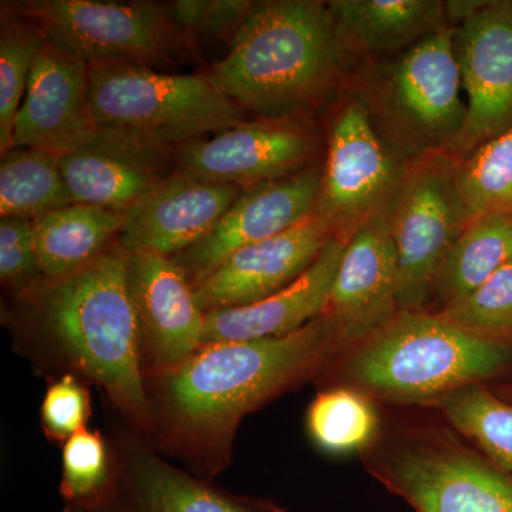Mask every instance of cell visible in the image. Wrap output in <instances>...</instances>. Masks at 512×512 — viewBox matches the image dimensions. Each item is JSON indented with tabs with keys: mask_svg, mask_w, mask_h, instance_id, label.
<instances>
[{
	"mask_svg": "<svg viewBox=\"0 0 512 512\" xmlns=\"http://www.w3.org/2000/svg\"><path fill=\"white\" fill-rule=\"evenodd\" d=\"M20 15L47 42L87 64L128 63L173 67L184 50L185 35L168 6L153 2L33 0L18 6Z\"/></svg>",
	"mask_w": 512,
	"mask_h": 512,
	"instance_id": "obj_8",
	"label": "cell"
},
{
	"mask_svg": "<svg viewBox=\"0 0 512 512\" xmlns=\"http://www.w3.org/2000/svg\"><path fill=\"white\" fill-rule=\"evenodd\" d=\"M110 448L106 493L93 504L64 505L63 512H279L167 463L134 430L117 431Z\"/></svg>",
	"mask_w": 512,
	"mask_h": 512,
	"instance_id": "obj_12",
	"label": "cell"
},
{
	"mask_svg": "<svg viewBox=\"0 0 512 512\" xmlns=\"http://www.w3.org/2000/svg\"><path fill=\"white\" fill-rule=\"evenodd\" d=\"M454 32L444 26L369 73L362 93L377 130L404 161L450 153L464 121Z\"/></svg>",
	"mask_w": 512,
	"mask_h": 512,
	"instance_id": "obj_6",
	"label": "cell"
},
{
	"mask_svg": "<svg viewBox=\"0 0 512 512\" xmlns=\"http://www.w3.org/2000/svg\"><path fill=\"white\" fill-rule=\"evenodd\" d=\"M512 367V340L484 338L443 316L404 312L356 357L365 386L403 400L457 392Z\"/></svg>",
	"mask_w": 512,
	"mask_h": 512,
	"instance_id": "obj_5",
	"label": "cell"
},
{
	"mask_svg": "<svg viewBox=\"0 0 512 512\" xmlns=\"http://www.w3.org/2000/svg\"><path fill=\"white\" fill-rule=\"evenodd\" d=\"M407 163L384 140L360 97L340 104L330 124L322 184L313 215L348 242L389 207Z\"/></svg>",
	"mask_w": 512,
	"mask_h": 512,
	"instance_id": "obj_10",
	"label": "cell"
},
{
	"mask_svg": "<svg viewBox=\"0 0 512 512\" xmlns=\"http://www.w3.org/2000/svg\"><path fill=\"white\" fill-rule=\"evenodd\" d=\"M328 8L343 46L367 53L404 52L447 26L440 0H333Z\"/></svg>",
	"mask_w": 512,
	"mask_h": 512,
	"instance_id": "obj_21",
	"label": "cell"
},
{
	"mask_svg": "<svg viewBox=\"0 0 512 512\" xmlns=\"http://www.w3.org/2000/svg\"><path fill=\"white\" fill-rule=\"evenodd\" d=\"M0 279L18 299L45 279L37 259L32 220L3 218L0 222Z\"/></svg>",
	"mask_w": 512,
	"mask_h": 512,
	"instance_id": "obj_32",
	"label": "cell"
},
{
	"mask_svg": "<svg viewBox=\"0 0 512 512\" xmlns=\"http://www.w3.org/2000/svg\"><path fill=\"white\" fill-rule=\"evenodd\" d=\"M235 185L177 174L138 201L126 214L117 242L128 254H181L201 241L241 195Z\"/></svg>",
	"mask_w": 512,
	"mask_h": 512,
	"instance_id": "obj_17",
	"label": "cell"
},
{
	"mask_svg": "<svg viewBox=\"0 0 512 512\" xmlns=\"http://www.w3.org/2000/svg\"><path fill=\"white\" fill-rule=\"evenodd\" d=\"M19 301L53 355L100 384L128 426L147 440L151 412L140 329L128 285V252L119 242L72 275L43 279Z\"/></svg>",
	"mask_w": 512,
	"mask_h": 512,
	"instance_id": "obj_2",
	"label": "cell"
},
{
	"mask_svg": "<svg viewBox=\"0 0 512 512\" xmlns=\"http://www.w3.org/2000/svg\"><path fill=\"white\" fill-rule=\"evenodd\" d=\"M448 419L483 448L495 466L512 474V403L484 387H464L443 400Z\"/></svg>",
	"mask_w": 512,
	"mask_h": 512,
	"instance_id": "obj_27",
	"label": "cell"
},
{
	"mask_svg": "<svg viewBox=\"0 0 512 512\" xmlns=\"http://www.w3.org/2000/svg\"><path fill=\"white\" fill-rule=\"evenodd\" d=\"M387 218L399 266L397 305L403 313L419 312L444 256L470 224L458 185V158L441 151L409 161Z\"/></svg>",
	"mask_w": 512,
	"mask_h": 512,
	"instance_id": "obj_7",
	"label": "cell"
},
{
	"mask_svg": "<svg viewBox=\"0 0 512 512\" xmlns=\"http://www.w3.org/2000/svg\"><path fill=\"white\" fill-rule=\"evenodd\" d=\"M441 316L484 338L512 340V262L473 292L448 303Z\"/></svg>",
	"mask_w": 512,
	"mask_h": 512,
	"instance_id": "obj_31",
	"label": "cell"
},
{
	"mask_svg": "<svg viewBox=\"0 0 512 512\" xmlns=\"http://www.w3.org/2000/svg\"><path fill=\"white\" fill-rule=\"evenodd\" d=\"M73 204L56 156L37 148H12L0 163V215L37 217Z\"/></svg>",
	"mask_w": 512,
	"mask_h": 512,
	"instance_id": "obj_25",
	"label": "cell"
},
{
	"mask_svg": "<svg viewBox=\"0 0 512 512\" xmlns=\"http://www.w3.org/2000/svg\"><path fill=\"white\" fill-rule=\"evenodd\" d=\"M110 443L100 431L80 430L64 443L60 494L64 505H89L110 485Z\"/></svg>",
	"mask_w": 512,
	"mask_h": 512,
	"instance_id": "obj_30",
	"label": "cell"
},
{
	"mask_svg": "<svg viewBox=\"0 0 512 512\" xmlns=\"http://www.w3.org/2000/svg\"><path fill=\"white\" fill-rule=\"evenodd\" d=\"M45 43L40 30L30 20L9 19L0 33V153L13 148V127L35 63Z\"/></svg>",
	"mask_w": 512,
	"mask_h": 512,
	"instance_id": "obj_28",
	"label": "cell"
},
{
	"mask_svg": "<svg viewBox=\"0 0 512 512\" xmlns=\"http://www.w3.org/2000/svg\"><path fill=\"white\" fill-rule=\"evenodd\" d=\"M338 333L320 315L279 338L202 343L170 372L144 377L148 443L212 481L231 460L239 421L318 365Z\"/></svg>",
	"mask_w": 512,
	"mask_h": 512,
	"instance_id": "obj_1",
	"label": "cell"
},
{
	"mask_svg": "<svg viewBox=\"0 0 512 512\" xmlns=\"http://www.w3.org/2000/svg\"><path fill=\"white\" fill-rule=\"evenodd\" d=\"M487 0H451L444 2L446 9V19L451 22L464 23L466 20L473 18L481 9L487 5Z\"/></svg>",
	"mask_w": 512,
	"mask_h": 512,
	"instance_id": "obj_35",
	"label": "cell"
},
{
	"mask_svg": "<svg viewBox=\"0 0 512 512\" xmlns=\"http://www.w3.org/2000/svg\"><path fill=\"white\" fill-rule=\"evenodd\" d=\"M254 2L245 0H178L168 6L181 32L198 36L222 35L239 28Z\"/></svg>",
	"mask_w": 512,
	"mask_h": 512,
	"instance_id": "obj_34",
	"label": "cell"
},
{
	"mask_svg": "<svg viewBox=\"0 0 512 512\" xmlns=\"http://www.w3.org/2000/svg\"><path fill=\"white\" fill-rule=\"evenodd\" d=\"M343 49L328 3L254 2L205 76L241 110L302 119L338 86Z\"/></svg>",
	"mask_w": 512,
	"mask_h": 512,
	"instance_id": "obj_3",
	"label": "cell"
},
{
	"mask_svg": "<svg viewBox=\"0 0 512 512\" xmlns=\"http://www.w3.org/2000/svg\"><path fill=\"white\" fill-rule=\"evenodd\" d=\"M313 440L333 453H348L365 446L376 429L373 407L348 389L319 394L308 413Z\"/></svg>",
	"mask_w": 512,
	"mask_h": 512,
	"instance_id": "obj_29",
	"label": "cell"
},
{
	"mask_svg": "<svg viewBox=\"0 0 512 512\" xmlns=\"http://www.w3.org/2000/svg\"><path fill=\"white\" fill-rule=\"evenodd\" d=\"M128 285L140 329L144 377L170 372L202 345L205 313L173 258L128 254Z\"/></svg>",
	"mask_w": 512,
	"mask_h": 512,
	"instance_id": "obj_15",
	"label": "cell"
},
{
	"mask_svg": "<svg viewBox=\"0 0 512 512\" xmlns=\"http://www.w3.org/2000/svg\"><path fill=\"white\" fill-rule=\"evenodd\" d=\"M73 204L94 205L127 214L165 177L157 165L99 153L56 156Z\"/></svg>",
	"mask_w": 512,
	"mask_h": 512,
	"instance_id": "obj_23",
	"label": "cell"
},
{
	"mask_svg": "<svg viewBox=\"0 0 512 512\" xmlns=\"http://www.w3.org/2000/svg\"><path fill=\"white\" fill-rule=\"evenodd\" d=\"M123 212L70 204L33 220L40 271L45 279L72 275L103 254L119 238Z\"/></svg>",
	"mask_w": 512,
	"mask_h": 512,
	"instance_id": "obj_22",
	"label": "cell"
},
{
	"mask_svg": "<svg viewBox=\"0 0 512 512\" xmlns=\"http://www.w3.org/2000/svg\"><path fill=\"white\" fill-rule=\"evenodd\" d=\"M333 235L315 215L288 231L239 249L194 288L204 313L239 308L282 291L305 274Z\"/></svg>",
	"mask_w": 512,
	"mask_h": 512,
	"instance_id": "obj_16",
	"label": "cell"
},
{
	"mask_svg": "<svg viewBox=\"0 0 512 512\" xmlns=\"http://www.w3.org/2000/svg\"><path fill=\"white\" fill-rule=\"evenodd\" d=\"M319 151L318 133L302 119L261 117L178 148L175 173L247 190L318 164Z\"/></svg>",
	"mask_w": 512,
	"mask_h": 512,
	"instance_id": "obj_11",
	"label": "cell"
},
{
	"mask_svg": "<svg viewBox=\"0 0 512 512\" xmlns=\"http://www.w3.org/2000/svg\"><path fill=\"white\" fill-rule=\"evenodd\" d=\"M13 148H37L53 156L111 154L157 167L167 154L97 126L89 106V64L46 39L16 117Z\"/></svg>",
	"mask_w": 512,
	"mask_h": 512,
	"instance_id": "obj_9",
	"label": "cell"
},
{
	"mask_svg": "<svg viewBox=\"0 0 512 512\" xmlns=\"http://www.w3.org/2000/svg\"><path fill=\"white\" fill-rule=\"evenodd\" d=\"M466 121L450 153L458 160L512 127V2H488L454 32Z\"/></svg>",
	"mask_w": 512,
	"mask_h": 512,
	"instance_id": "obj_13",
	"label": "cell"
},
{
	"mask_svg": "<svg viewBox=\"0 0 512 512\" xmlns=\"http://www.w3.org/2000/svg\"><path fill=\"white\" fill-rule=\"evenodd\" d=\"M392 478L417 512H512V474L474 457L413 451L397 458Z\"/></svg>",
	"mask_w": 512,
	"mask_h": 512,
	"instance_id": "obj_19",
	"label": "cell"
},
{
	"mask_svg": "<svg viewBox=\"0 0 512 512\" xmlns=\"http://www.w3.org/2000/svg\"><path fill=\"white\" fill-rule=\"evenodd\" d=\"M458 185L470 222L512 215V127L458 160Z\"/></svg>",
	"mask_w": 512,
	"mask_h": 512,
	"instance_id": "obj_26",
	"label": "cell"
},
{
	"mask_svg": "<svg viewBox=\"0 0 512 512\" xmlns=\"http://www.w3.org/2000/svg\"><path fill=\"white\" fill-rule=\"evenodd\" d=\"M97 126L167 151L242 123V110L205 74H171L128 63L89 64Z\"/></svg>",
	"mask_w": 512,
	"mask_h": 512,
	"instance_id": "obj_4",
	"label": "cell"
},
{
	"mask_svg": "<svg viewBox=\"0 0 512 512\" xmlns=\"http://www.w3.org/2000/svg\"><path fill=\"white\" fill-rule=\"evenodd\" d=\"M90 393L72 373L53 380L43 399L42 427L50 440L66 443L70 437L87 429L92 414Z\"/></svg>",
	"mask_w": 512,
	"mask_h": 512,
	"instance_id": "obj_33",
	"label": "cell"
},
{
	"mask_svg": "<svg viewBox=\"0 0 512 512\" xmlns=\"http://www.w3.org/2000/svg\"><path fill=\"white\" fill-rule=\"evenodd\" d=\"M345 247L346 242L333 238L305 274L262 301L205 313L202 343L279 338L319 318L328 305Z\"/></svg>",
	"mask_w": 512,
	"mask_h": 512,
	"instance_id": "obj_20",
	"label": "cell"
},
{
	"mask_svg": "<svg viewBox=\"0 0 512 512\" xmlns=\"http://www.w3.org/2000/svg\"><path fill=\"white\" fill-rule=\"evenodd\" d=\"M387 208L357 229L340 259L323 315L343 338L379 332L399 309V266Z\"/></svg>",
	"mask_w": 512,
	"mask_h": 512,
	"instance_id": "obj_18",
	"label": "cell"
},
{
	"mask_svg": "<svg viewBox=\"0 0 512 512\" xmlns=\"http://www.w3.org/2000/svg\"><path fill=\"white\" fill-rule=\"evenodd\" d=\"M323 165L242 190L224 217L201 241L173 256L197 286L239 249L258 244L311 217L322 184Z\"/></svg>",
	"mask_w": 512,
	"mask_h": 512,
	"instance_id": "obj_14",
	"label": "cell"
},
{
	"mask_svg": "<svg viewBox=\"0 0 512 512\" xmlns=\"http://www.w3.org/2000/svg\"><path fill=\"white\" fill-rule=\"evenodd\" d=\"M512 262V215L490 214L471 221L451 245L434 289L448 303L463 298Z\"/></svg>",
	"mask_w": 512,
	"mask_h": 512,
	"instance_id": "obj_24",
	"label": "cell"
}]
</instances>
